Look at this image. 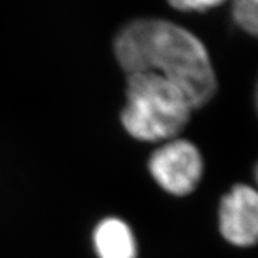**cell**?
<instances>
[{"mask_svg":"<svg viewBox=\"0 0 258 258\" xmlns=\"http://www.w3.org/2000/svg\"><path fill=\"white\" fill-rule=\"evenodd\" d=\"M232 16L246 33L258 37V0H238L233 4Z\"/></svg>","mask_w":258,"mask_h":258,"instance_id":"6","label":"cell"},{"mask_svg":"<svg viewBox=\"0 0 258 258\" xmlns=\"http://www.w3.org/2000/svg\"><path fill=\"white\" fill-rule=\"evenodd\" d=\"M220 4L221 2H216V0H198V2L188 0V2H173L171 6L182 12H204L211 8L218 7Z\"/></svg>","mask_w":258,"mask_h":258,"instance_id":"7","label":"cell"},{"mask_svg":"<svg viewBox=\"0 0 258 258\" xmlns=\"http://www.w3.org/2000/svg\"><path fill=\"white\" fill-rule=\"evenodd\" d=\"M192 105L169 81L150 73L126 75V103L121 122L133 139L146 143L169 141L191 117Z\"/></svg>","mask_w":258,"mask_h":258,"instance_id":"2","label":"cell"},{"mask_svg":"<svg viewBox=\"0 0 258 258\" xmlns=\"http://www.w3.org/2000/svg\"><path fill=\"white\" fill-rule=\"evenodd\" d=\"M254 178H255V182H257V184H258V163L255 165V167H254Z\"/></svg>","mask_w":258,"mask_h":258,"instance_id":"9","label":"cell"},{"mask_svg":"<svg viewBox=\"0 0 258 258\" xmlns=\"http://www.w3.org/2000/svg\"><path fill=\"white\" fill-rule=\"evenodd\" d=\"M203 157L197 146L183 139H173L154 150L149 171L162 190L184 197L197 188L203 175Z\"/></svg>","mask_w":258,"mask_h":258,"instance_id":"3","label":"cell"},{"mask_svg":"<svg viewBox=\"0 0 258 258\" xmlns=\"http://www.w3.org/2000/svg\"><path fill=\"white\" fill-rule=\"evenodd\" d=\"M113 49L126 75L150 73L162 77L183 92L194 109L207 104L218 89L203 42L171 21H131L116 36Z\"/></svg>","mask_w":258,"mask_h":258,"instance_id":"1","label":"cell"},{"mask_svg":"<svg viewBox=\"0 0 258 258\" xmlns=\"http://www.w3.org/2000/svg\"><path fill=\"white\" fill-rule=\"evenodd\" d=\"M219 228L228 242L248 248L258 242V191L236 184L219 206Z\"/></svg>","mask_w":258,"mask_h":258,"instance_id":"4","label":"cell"},{"mask_svg":"<svg viewBox=\"0 0 258 258\" xmlns=\"http://www.w3.org/2000/svg\"><path fill=\"white\" fill-rule=\"evenodd\" d=\"M92 241L99 258L137 257L135 233L121 219H103L94 229Z\"/></svg>","mask_w":258,"mask_h":258,"instance_id":"5","label":"cell"},{"mask_svg":"<svg viewBox=\"0 0 258 258\" xmlns=\"http://www.w3.org/2000/svg\"><path fill=\"white\" fill-rule=\"evenodd\" d=\"M255 108H257V112H258V83H257V89H255Z\"/></svg>","mask_w":258,"mask_h":258,"instance_id":"8","label":"cell"}]
</instances>
